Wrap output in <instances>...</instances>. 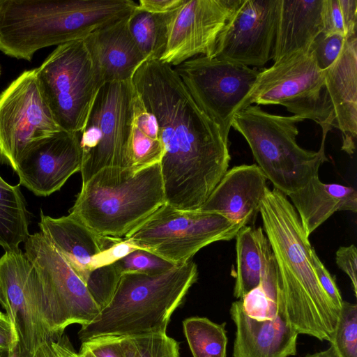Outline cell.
<instances>
[{
  "instance_id": "obj_47",
  "label": "cell",
  "mask_w": 357,
  "mask_h": 357,
  "mask_svg": "<svg viewBox=\"0 0 357 357\" xmlns=\"http://www.w3.org/2000/svg\"><path fill=\"white\" fill-rule=\"evenodd\" d=\"M9 351L6 349H0V357H8Z\"/></svg>"
},
{
  "instance_id": "obj_39",
  "label": "cell",
  "mask_w": 357,
  "mask_h": 357,
  "mask_svg": "<svg viewBox=\"0 0 357 357\" xmlns=\"http://www.w3.org/2000/svg\"><path fill=\"white\" fill-rule=\"evenodd\" d=\"M337 266L350 278L355 296L357 295V249L354 245L341 246L335 254Z\"/></svg>"
},
{
  "instance_id": "obj_3",
  "label": "cell",
  "mask_w": 357,
  "mask_h": 357,
  "mask_svg": "<svg viewBox=\"0 0 357 357\" xmlns=\"http://www.w3.org/2000/svg\"><path fill=\"white\" fill-rule=\"evenodd\" d=\"M137 6L133 0H0V51L31 61L37 51L84 40Z\"/></svg>"
},
{
  "instance_id": "obj_46",
  "label": "cell",
  "mask_w": 357,
  "mask_h": 357,
  "mask_svg": "<svg viewBox=\"0 0 357 357\" xmlns=\"http://www.w3.org/2000/svg\"><path fill=\"white\" fill-rule=\"evenodd\" d=\"M0 305L6 310V314H8V313H9V306H8L7 302L6 301V300L4 299L3 295H2L1 292V290H0Z\"/></svg>"
},
{
  "instance_id": "obj_48",
  "label": "cell",
  "mask_w": 357,
  "mask_h": 357,
  "mask_svg": "<svg viewBox=\"0 0 357 357\" xmlns=\"http://www.w3.org/2000/svg\"><path fill=\"white\" fill-rule=\"evenodd\" d=\"M1 67H0V75H1Z\"/></svg>"
},
{
  "instance_id": "obj_1",
  "label": "cell",
  "mask_w": 357,
  "mask_h": 357,
  "mask_svg": "<svg viewBox=\"0 0 357 357\" xmlns=\"http://www.w3.org/2000/svg\"><path fill=\"white\" fill-rule=\"evenodd\" d=\"M155 117L164 153L160 162L165 202L199 209L228 170V137L197 103L174 67L144 62L132 78Z\"/></svg>"
},
{
  "instance_id": "obj_44",
  "label": "cell",
  "mask_w": 357,
  "mask_h": 357,
  "mask_svg": "<svg viewBox=\"0 0 357 357\" xmlns=\"http://www.w3.org/2000/svg\"><path fill=\"white\" fill-rule=\"evenodd\" d=\"M52 346L59 357H79L69 338L64 333L57 338L52 339Z\"/></svg>"
},
{
  "instance_id": "obj_17",
  "label": "cell",
  "mask_w": 357,
  "mask_h": 357,
  "mask_svg": "<svg viewBox=\"0 0 357 357\" xmlns=\"http://www.w3.org/2000/svg\"><path fill=\"white\" fill-rule=\"evenodd\" d=\"M81 165L79 133L61 130L33 144L15 172L20 185L37 196L47 197L59 190Z\"/></svg>"
},
{
  "instance_id": "obj_28",
  "label": "cell",
  "mask_w": 357,
  "mask_h": 357,
  "mask_svg": "<svg viewBox=\"0 0 357 357\" xmlns=\"http://www.w3.org/2000/svg\"><path fill=\"white\" fill-rule=\"evenodd\" d=\"M225 323L206 317H192L183 321V329L193 357H227Z\"/></svg>"
},
{
  "instance_id": "obj_33",
  "label": "cell",
  "mask_w": 357,
  "mask_h": 357,
  "mask_svg": "<svg viewBox=\"0 0 357 357\" xmlns=\"http://www.w3.org/2000/svg\"><path fill=\"white\" fill-rule=\"evenodd\" d=\"M121 275L114 263L98 267L90 272L85 284L100 310L112 298Z\"/></svg>"
},
{
  "instance_id": "obj_20",
  "label": "cell",
  "mask_w": 357,
  "mask_h": 357,
  "mask_svg": "<svg viewBox=\"0 0 357 357\" xmlns=\"http://www.w3.org/2000/svg\"><path fill=\"white\" fill-rule=\"evenodd\" d=\"M335 126L340 130L342 150L351 155L357 136V38H348L336 61L324 70Z\"/></svg>"
},
{
  "instance_id": "obj_30",
  "label": "cell",
  "mask_w": 357,
  "mask_h": 357,
  "mask_svg": "<svg viewBox=\"0 0 357 357\" xmlns=\"http://www.w3.org/2000/svg\"><path fill=\"white\" fill-rule=\"evenodd\" d=\"M121 345L125 357H180L179 342L167 331L122 336Z\"/></svg>"
},
{
  "instance_id": "obj_45",
  "label": "cell",
  "mask_w": 357,
  "mask_h": 357,
  "mask_svg": "<svg viewBox=\"0 0 357 357\" xmlns=\"http://www.w3.org/2000/svg\"><path fill=\"white\" fill-rule=\"evenodd\" d=\"M305 357H340L334 347L331 345L326 350L308 354Z\"/></svg>"
},
{
  "instance_id": "obj_34",
  "label": "cell",
  "mask_w": 357,
  "mask_h": 357,
  "mask_svg": "<svg viewBox=\"0 0 357 357\" xmlns=\"http://www.w3.org/2000/svg\"><path fill=\"white\" fill-rule=\"evenodd\" d=\"M114 264L122 273L157 274L167 271L175 266L152 252L139 248L115 261Z\"/></svg>"
},
{
  "instance_id": "obj_18",
  "label": "cell",
  "mask_w": 357,
  "mask_h": 357,
  "mask_svg": "<svg viewBox=\"0 0 357 357\" xmlns=\"http://www.w3.org/2000/svg\"><path fill=\"white\" fill-rule=\"evenodd\" d=\"M267 178L257 165L228 169L199 208L219 213L245 226H254L265 197Z\"/></svg>"
},
{
  "instance_id": "obj_29",
  "label": "cell",
  "mask_w": 357,
  "mask_h": 357,
  "mask_svg": "<svg viewBox=\"0 0 357 357\" xmlns=\"http://www.w3.org/2000/svg\"><path fill=\"white\" fill-rule=\"evenodd\" d=\"M128 24L146 61L159 60L166 45V14H153L136 8L129 16Z\"/></svg>"
},
{
  "instance_id": "obj_36",
  "label": "cell",
  "mask_w": 357,
  "mask_h": 357,
  "mask_svg": "<svg viewBox=\"0 0 357 357\" xmlns=\"http://www.w3.org/2000/svg\"><path fill=\"white\" fill-rule=\"evenodd\" d=\"M348 38L340 35H326L321 32L312 44L318 67L324 70L338 58Z\"/></svg>"
},
{
  "instance_id": "obj_27",
  "label": "cell",
  "mask_w": 357,
  "mask_h": 357,
  "mask_svg": "<svg viewBox=\"0 0 357 357\" xmlns=\"http://www.w3.org/2000/svg\"><path fill=\"white\" fill-rule=\"evenodd\" d=\"M20 184H8L0 176V246L5 251L19 250L29 236V215Z\"/></svg>"
},
{
  "instance_id": "obj_6",
  "label": "cell",
  "mask_w": 357,
  "mask_h": 357,
  "mask_svg": "<svg viewBox=\"0 0 357 357\" xmlns=\"http://www.w3.org/2000/svg\"><path fill=\"white\" fill-rule=\"evenodd\" d=\"M298 116L268 113L259 106L250 105L236 113L231 127L247 141L257 166L267 180L287 196L318 176L322 163L328 161L325 140L329 126L321 127L322 139L318 151L301 148L296 142Z\"/></svg>"
},
{
  "instance_id": "obj_38",
  "label": "cell",
  "mask_w": 357,
  "mask_h": 357,
  "mask_svg": "<svg viewBox=\"0 0 357 357\" xmlns=\"http://www.w3.org/2000/svg\"><path fill=\"white\" fill-rule=\"evenodd\" d=\"M311 259L320 285L335 307L340 311L343 302L340 292L334 278L321 261L314 248L311 250Z\"/></svg>"
},
{
  "instance_id": "obj_2",
  "label": "cell",
  "mask_w": 357,
  "mask_h": 357,
  "mask_svg": "<svg viewBox=\"0 0 357 357\" xmlns=\"http://www.w3.org/2000/svg\"><path fill=\"white\" fill-rule=\"evenodd\" d=\"M259 213L276 265L275 282L264 287L277 315L298 334L331 343L340 310L318 281L312 247L295 208L285 195L268 188Z\"/></svg>"
},
{
  "instance_id": "obj_32",
  "label": "cell",
  "mask_w": 357,
  "mask_h": 357,
  "mask_svg": "<svg viewBox=\"0 0 357 357\" xmlns=\"http://www.w3.org/2000/svg\"><path fill=\"white\" fill-rule=\"evenodd\" d=\"M340 357H357V305L342 302L331 342Z\"/></svg>"
},
{
  "instance_id": "obj_26",
  "label": "cell",
  "mask_w": 357,
  "mask_h": 357,
  "mask_svg": "<svg viewBox=\"0 0 357 357\" xmlns=\"http://www.w3.org/2000/svg\"><path fill=\"white\" fill-rule=\"evenodd\" d=\"M129 147L132 168L135 169L160 163L164 153L156 120L146 109L136 91L132 106Z\"/></svg>"
},
{
  "instance_id": "obj_22",
  "label": "cell",
  "mask_w": 357,
  "mask_h": 357,
  "mask_svg": "<svg viewBox=\"0 0 357 357\" xmlns=\"http://www.w3.org/2000/svg\"><path fill=\"white\" fill-rule=\"evenodd\" d=\"M236 326L233 357H289L297 353L298 334L279 316L257 321L244 312L241 301L229 310Z\"/></svg>"
},
{
  "instance_id": "obj_7",
  "label": "cell",
  "mask_w": 357,
  "mask_h": 357,
  "mask_svg": "<svg viewBox=\"0 0 357 357\" xmlns=\"http://www.w3.org/2000/svg\"><path fill=\"white\" fill-rule=\"evenodd\" d=\"M242 227L217 213L181 210L165 202L123 239L178 266L209 244L234 238Z\"/></svg>"
},
{
  "instance_id": "obj_40",
  "label": "cell",
  "mask_w": 357,
  "mask_h": 357,
  "mask_svg": "<svg viewBox=\"0 0 357 357\" xmlns=\"http://www.w3.org/2000/svg\"><path fill=\"white\" fill-rule=\"evenodd\" d=\"M135 249L137 248L127 241L122 238H117L96 258L93 263V269L113 264Z\"/></svg>"
},
{
  "instance_id": "obj_19",
  "label": "cell",
  "mask_w": 357,
  "mask_h": 357,
  "mask_svg": "<svg viewBox=\"0 0 357 357\" xmlns=\"http://www.w3.org/2000/svg\"><path fill=\"white\" fill-rule=\"evenodd\" d=\"M40 233L84 282L96 258L117 238L102 236L70 214L52 218L40 211Z\"/></svg>"
},
{
  "instance_id": "obj_14",
  "label": "cell",
  "mask_w": 357,
  "mask_h": 357,
  "mask_svg": "<svg viewBox=\"0 0 357 357\" xmlns=\"http://www.w3.org/2000/svg\"><path fill=\"white\" fill-rule=\"evenodd\" d=\"M239 0H184L166 14V45L159 59L172 67L197 55L212 57L217 38Z\"/></svg>"
},
{
  "instance_id": "obj_43",
  "label": "cell",
  "mask_w": 357,
  "mask_h": 357,
  "mask_svg": "<svg viewBox=\"0 0 357 357\" xmlns=\"http://www.w3.org/2000/svg\"><path fill=\"white\" fill-rule=\"evenodd\" d=\"M8 357H59V356L52 346V339H50L40 345L34 355L29 354L18 342L9 350Z\"/></svg>"
},
{
  "instance_id": "obj_4",
  "label": "cell",
  "mask_w": 357,
  "mask_h": 357,
  "mask_svg": "<svg viewBox=\"0 0 357 357\" xmlns=\"http://www.w3.org/2000/svg\"><path fill=\"white\" fill-rule=\"evenodd\" d=\"M197 277L192 259L160 273H122L109 303L92 322L81 327L79 340L167 331L172 314Z\"/></svg>"
},
{
  "instance_id": "obj_23",
  "label": "cell",
  "mask_w": 357,
  "mask_h": 357,
  "mask_svg": "<svg viewBox=\"0 0 357 357\" xmlns=\"http://www.w3.org/2000/svg\"><path fill=\"white\" fill-rule=\"evenodd\" d=\"M323 0H279L272 59L310 48L322 32Z\"/></svg>"
},
{
  "instance_id": "obj_41",
  "label": "cell",
  "mask_w": 357,
  "mask_h": 357,
  "mask_svg": "<svg viewBox=\"0 0 357 357\" xmlns=\"http://www.w3.org/2000/svg\"><path fill=\"white\" fill-rule=\"evenodd\" d=\"M184 0H140L137 8L151 13L164 15L181 6Z\"/></svg>"
},
{
  "instance_id": "obj_16",
  "label": "cell",
  "mask_w": 357,
  "mask_h": 357,
  "mask_svg": "<svg viewBox=\"0 0 357 357\" xmlns=\"http://www.w3.org/2000/svg\"><path fill=\"white\" fill-rule=\"evenodd\" d=\"M0 290L9 306L7 314L19 342L31 355L51 339L43 320V300L37 273L20 249L0 257Z\"/></svg>"
},
{
  "instance_id": "obj_42",
  "label": "cell",
  "mask_w": 357,
  "mask_h": 357,
  "mask_svg": "<svg viewBox=\"0 0 357 357\" xmlns=\"http://www.w3.org/2000/svg\"><path fill=\"white\" fill-rule=\"evenodd\" d=\"M19 341L17 332L8 316L0 311V349L9 351Z\"/></svg>"
},
{
  "instance_id": "obj_15",
  "label": "cell",
  "mask_w": 357,
  "mask_h": 357,
  "mask_svg": "<svg viewBox=\"0 0 357 357\" xmlns=\"http://www.w3.org/2000/svg\"><path fill=\"white\" fill-rule=\"evenodd\" d=\"M279 0H239L220 32L212 57L246 66L272 59Z\"/></svg>"
},
{
  "instance_id": "obj_10",
  "label": "cell",
  "mask_w": 357,
  "mask_h": 357,
  "mask_svg": "<svg viewBox=\"0 0 357 357\" xmlns=\"http://www.w3.org/2000/svg\"><path fill=\"white\" fill-rule=\"evenodd\" d=\"M135 90L131 80L104 84L78 132L82 183L106 167L132 168L129 137Z\"/></svg>"
},
{
  "instance_id": "obj_12",
  "label": "cell",
  "mask_w": 357,
  "mask_h": 357,
  "mask_svg": "<svg viewBox=\"0 0 357 357\" xmlns=\"http://www.w3.org/2000/svg\"><path fill=\"white\" fill-rule=\"evenodd\" d=\"M61 130L43 94L36 68L24 71L0 93V161L13 171L33 144Z\"/></svg>"
},
{
  "instance_id": "obj_21",
  "label": "cell",
  "mask_w": 357,
  "mask_h": 357,
  "mask_svg": "<svg viewBox=\"0 0 357 357\" xmlns=\"http://www.w3.org/2000/svg\"><path fill=\"white\" fill-rule=\"evenodd\" d=\"M129 16L84 39L103 84L131 80L138 68L146 61L130 33Z\"/></svg>"
},
{
  "instance_id": "obj_9",
  "label": "cell",
  "mask_w": 357,
  "mask_h": 357,
  "mask_svg": "<svg viewBox=\"0 0 357 357\" xmlns=\"http://www.w3.org/2000/svg\"><path fill=\"white\" fill-rule=\"evenodd\" d=\"M36 76L59 126L79 132L103 85L84 40L56 46L36 68Z\"/></svg>"
},
{
  "instance_id": "obj_37",
  "label": "cell",
  "mask_w": 357,
  "mask_h": 357,
  "mask_svg": "<svg viewBox=\"0 0 357 357\" xmlns=\"http://www.w3.org/2000/svg\"><path fill=\"white\" fill-rule=\"evenodd\" d=\"M122 336L98 335L82 342L79 357H125L121 340Z\"/></svg>"
},
{
  "instance_id": "obj_31",
  "label": "cell",
  "mask_w": 357,
  "mask_h": 357,
  "mask_svg": "<svg viewBox=\"0 0 357 357\" xmlns=\"http://www.w3.org/2000/svg\"><path fill=\"white\" fill-rule=\"evenodd\" d=\"M321 22L326 35L356 36L357 0H323Z\"/></svg>"
},
{
  "instance_id": "obj_25",
  "label": "cell",
  "mask_w": 357,
  "mask_h": 357,
  "mask_svg": "<svg viewBox=\"0 0 357 357\" xmlns=\"http://www.w3.org/2000/svg\"><path fill=\"white\" fill-rule=\"evenodd\" d=\"M235 238L236 271L234 296L239 300L257 287L276 266L263 228L245 226Z\"/></svg>"
},
{
  "instance_id": "obj_35",
  "label": "cell",
  "mask_w": 357,
  "mask_h": 357,
  "mask_svg": "<svg viewBox=\"0 0 357 357\" xmlns=\"http://www.w3.org/2000/svg\"><path fill=\"white\" fill-rule=\"evenodd\" d=\"M240 300L244 312L252 319L264 321L273 319L278 316L276 306L261 283Z\"/></svg>"
},
{
  "instance_id": "obj_5",
  "label": "cell",
  "mask_w": 357,
  "mask_h": 357,
  "mask_svg": "<svg viewBox=\"0 0 357 357\" xmlns=\"http://www.w3.org/2000/svg\"><path fill=\"white\" fill-rule=\"evenodd\" d=\"M165 203L160 163L106 167L82 183L69 213L102 236L121 238Z\"/></svg>"
},
{
  "instance_id": "obj_13",
  "label": "cell",
  "mask_w": 357,
  "mask_h": 357,
  "mask_svg": "<svg viewBox=\"0 0 357 357\" xmlns=\"http://www.w3.org/2000/svg\"><path fill=\"white\" fill-rule=\"evenodd\" d=\"M174 68L197 103L228 137L233 116L240 111L259 70L205 56Z\"/></svg>"
},
{
  "instance_id": "obj_24",
  "label": "cell",
  "mask_w": 357,
  "mask_h": 357,
  "mask_svg": "<svg viewBox=\"0 0 357 357\" xmlns=\"http://www.w3.org/2000/svg\"><path fill=\"white\" fill-rule=\"evenodd\" d=\"M287 196L307 237L335 212H357V192L354 188L337 183H324L319 175Z\"/></svg>"
},
{
  "instance_id": "obj_8",
  "label": "cell",
  "mask_w": 357,
  "mask_h": 357,
  "mask_svg": "<svg viewBox=\"0 0 357 357\" xmlns=\"http://www.w3.org/2000/svg\"><path fill=\"white\" fill-rule=\"evenodd\" d=\"M254 103L282 105L293 115L321 127L335 126L324 72L317 64L312 46L260 70L240 111Z\"/></svg>"
},
{
  "instance_id": "obj_11",
  "label": "cell",
  "mask_w": 357,
  "mask_h": 357,
  "mask_svg": "<svg viewBox=\"0 0 357 357\" xmlns=\"http://www.w3.org/2000/svg\"><path fill=\"white\" fill-rule=\"evenodd\" d=\"M24 249L40 283L43 320L51 339L70 325L82 327L98 316L100 308L86 284L40 232L29 236Z\"/></svg>"
}]
</instances>
